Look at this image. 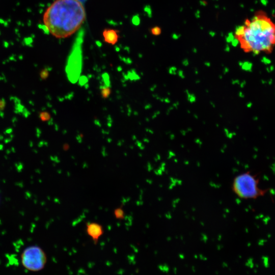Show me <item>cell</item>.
<instances>
[{"label": "cell", "instance_id": "cell-2", "mask_svg": "<svg viewBox=\"0 0 275 275\" xmlns=\"http://www.w3.org/2000/svg\"><path fill=\"white\" fill-rule=\"evenodd\" d=\"M86 19L79 0H55L44 13L43 21L49 32L57 38H65L79 30Z\"/></svg>", "mask_w": 275, "mask_h": 275}, {"label": "cell", "instance_id": "cell-3", "mask_svg": "<svg viewBox=\"0 0 275 275\" xmlns=\"http://www.w3.org/2000/svg\"><path fill=\"white\" fill-rule=\"evenodd\" d=\"M232 189L239 198L245 199L256 198L263 192L258 187V180L250 172L236 176L233 180Z\"/></svg>", "mask_w": 275, "mask_h": 275}, {"label": "cell", "instance_id": "cell-12", "mask_svg": "<svg viewBox=\"0 0 275 275\" xmlns=\"http://www.w3.org/2000/svg\"><path fill=\"white\" fill-rule=\"evenodd\" d=\"M40 118L43 121L49 119V115L46 112H43L40 115Z\"/></svg>", "mask_w": 275, "mask_h": 275}, {"label": "cell", "instance_id": "cell-8", "mask_svg": "<svg viewBox=\"0 0 275 275\" xmlns=\"http://www.w3.org/2000/svg\"><path fill=\"white\" fill-rule=\"evenodd\" d=\"M114 214L115 217L118 219H123L125 216L124 211L121 207L116 208L114 210Z\"/></svg>", "mask_w": 275, "mask_h": 275}, {"label": "cell", "instance_id": "cell-7", "mask_svg": "<svg viewBox=\"0 0 275 275\" xmlns=\"http://www.w3.org/2000/svg\"><path fill=\"white\" fill-rule=\"evenodd\" d=\"M105 42L112 45L116 44L119 38V32L113 29H105L102 32Z\"/></svg>", "mask_w": 275, "mask_h": 275}, {"label": "cell", "instance_id": "cell-9", "mask_svg": "<svg viewBox=\"0 0 275 275\" xmlns=\"http://www.w3.org/2000/svg\"><path fill=\"white\" fill-rule=\"evenodd\" d=\"M109 87V86L104 85L101 87L100 89L101 94L102 97L104 98H107L110 94L111 90Z\"/></svg>", "mask_w": 275, "mask_h": 275}, {"label": "cell", "instance_id": "cell-16", "mask_svg": "<svg viewBox=\"0 0 275 275\" xmlns=\"http://www.w3.org/2000/svg\"><path fill=\"white\" fill-rule=\"evenodd\" d=\"M12 131V129L11 128L6 130V132L8 133H11Z\"/></svg>", "mask_w": 275, "mask_h": 275}, {"label": "cell", "instance_id": "cell-11", "mask_svg": "<svg viewBox=\"0 0 275 275\" xmlns=\"http://www.w3.org/2000/svg\"><path fill=\"white\" fill-rule=\"evenodd\" d=\"M80 86L85 85L88 81L87 77L85 76H80L78 80Z\"/></svg>", "mask_w": 275, "mask_h": 275}, {"label": "cell", "instance_id": "cell-10", "mask_svg": "<svg viewBox=\"0 0 275 275\" xmlns=\"http://www.w3.org/2000/svg\"><path fill=\"white\" fill-rule=\"evenodd\" d=\"M103 80L104 81V85L109 86L110 84V81H109V77L107 73H105L102 74V75Z\"/></svg>", "mask_w": 275, "mask_h": 275}, {"label": "cell", "instance_id": "cell-13", "mask_svg": "<svg viewBox=\"0 0 275 275\" xmlns=\"http://www.w3.org/2000/svg\"><path fill=\"white\" fill-rule=\"evenodd\" d=\"M160 32V29L158 27H155L151 29V33L154 35H158Z\"/></svg>", "mask_w": 275, "mask_h": 275}, {"label": "cell", "instance_id": "cell-14", "mask_svg": "<svg viewBox=\"0 0 275 275\" xmlns=\"http://www.w3.org/2000/svg\"><path fill=\"white\" fill-rule=\"evenodd\" d=\"M48 69H45V70H43L41 73V77L43 79H45L48 76Z\"/></svg>", "mask_w": 275, "mask_h": 275}, {"label": "cell", "instance_id": "cell-15", "mask_svg": "<svg viewBox=\"0 0 275 275\" xmlns=\"http://www.w3.org/2000/svg\"><path fill=\"white\" fill-rule=\"evenodd\" d=\"M5 106V100L2 98L0 100V110H3Z\"/></svg>", "mask_w": 275, "mask_h": 275}, {"label": "cell", "instance_id": "cell-6", "mask_svg": "<svg viewBox=\"0 0 275 275\" xmlns=\"http://www.w3.org/2000/svg\"><path fill=\"white\" fill-rule=\"evenodd\" d=\"M86 232L92 239L95 244H96L104 233L102 225L96 222H89L86 226Z\"/></svg>", "mask_w": 275, "mask_h": 275}, {"label": "cell", "instance_id": "cell-1", "mask_svg": "<svg viewBox=\"0 0 275 275\" xmlns=\"http://www.w3.org/2000/svg\"><path fill=\"white\" fill-rule=\"evenodd\" d=\"M234 37L245 52L270 53L275 46V24L259 10L236 29Z\"/></svg>", "mask_w": 275, "mask_h": 275}, {"label": "cell", "instance_id": "cell-5", "mask_svg": "<svg viewBox=\"0 0 275 275\" xmlns=\"http://www.w3.org/2000/svg\"><path fill=\"white\" fill-rule=\"evenodd\" d=\"M20 259L23 267L33 272L43 269L47 262L45 252L38 245L26 247L21 253Z\"/></svg>", "mask_w": 275, "mask_h": 275}, {"label": "cell", "instance_id": "cell-17", "mask_svg": "<svg viewBox=\"0 0 275 275\" xmlns=\"http://www.w3.org/2000/svg\"><path fill=\"white\" fill-rule=\"evenodd\" d=\"M79 1H80L81 2V0H79ZM84 1V0H82V1Z\"/></svg>", "mask_w": 275, "mask_h": 275}, {"label": "cell", "instance_id": "cell-4", "mask_svg": "<svg viewBox=\"0 0 275 275\" xmlns=\"http://www.w3.org/2000/svg\"><path fill=\"white\" fill-rule=\"evenodd\" d=\"M82 34L80 32L79 36L76 38L66 64V74L69 81L72 84L78 81L82 71Z\"/></svg>", "mask_w": 275, "mask_h": 275}]
</instances>
